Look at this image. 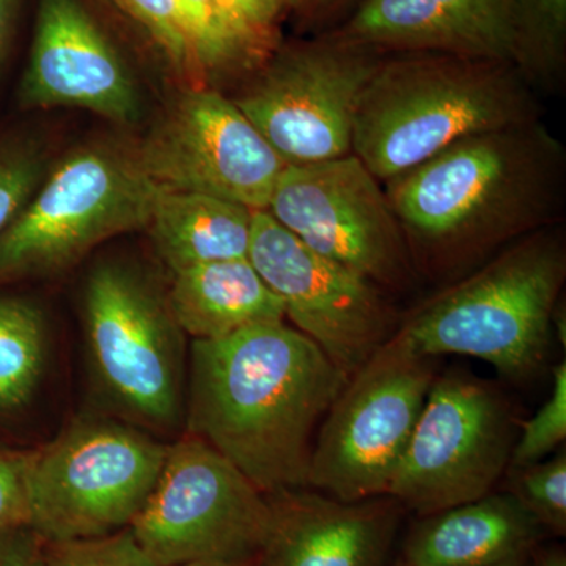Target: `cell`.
I'll return each instance as SVG.
<instances>
[{
	"instance_id": "2e32d148",
	"label": "cell",
	"mask_w": 566,
	"mask_h": 566,
	"mask_svg": "<svg viewBox=\"0 0 566 566\" xmlns=\"http://www.w3.org/2000/svg\"><path fill=\"white\" fill-rule=\"evenodd\" d=\"M260 566H387L405 509L390 495L344 502L312 488L268 494Z\"/></svg>"
},
{
	"instance_id": "52a82bcc",
	"label": "cell",
	"mask_w": 566,
	"mask_h": 566,
	"mask_svg": "<svg viewBox=\"0 0 566 566\" xmlns=\"http://www.w3.org/2000/svg\"><path fill=\"white\" fill-rule=\"evenodd\" d=\"M166 452L132 424L74 420L31 452V527L46 543L128 528L150 497Z\"/></svg>"
},
{
	"instance_id": "5b68a950",
	"label": "cell",
	"mask_w": 566,
	"mask_h": 566,
	"mask_svg": "<svg viewBox=\"0 0 566 566\" xmlns=\"http://www.w3.org/2000/svg\"><path fill=\"white\" fill-rule=\"evenodd\" d=\"M159 192L136 150L92 144L69 153L0 233V282L61 273L109 238L147 229Z\"/></svg>"
},
{
	"instance_id": "f1b7e54d",
	"label": "cell",
	"mask_w": 566,
	"mask_h": 566,
	"mask_svg": "<svg viewBox=\"0 0 566 566\" xmlns=\"http://www.w3.org/2000/svg\"><path fill=\"white\" fill-rule=\"evenodd\" d=\"M521 434L513 447L509 465L545 460L565 444L566 439V364L553 368V390L542 408L520 423Z\"/></svg>"
},
{
	"instance_id": "ac0fdd59",
	"label": "cell",
	"mask_w": 566,
	"mask_h": 566,
	"mask_svg": "<svg viewBox=\"0 0 566 566\" xmlns=\"http://www.w3.org/2000/svg\"><path fill=\"white\" fill-rule=\"evenodd\" d=\"M545 534L512 494L493 491L419 517L400 558L409 566H493L528 556Z\"/></svg>"
},
{
	"instance_id": "30bf717a",
	"label": "cell",
	"mask_w": 566,
	"mask_h": 566,
	"mask_svg": "<svg viewBox=\"0 0 566 566\" xmlns=\"http://www.w3.org/2000/svg\"><path fill=\"white\" fill-rule=\"evenodd\" d=\"M273 510L268 495L202 439L167 446L150 497L129 531L156 566L260 556Z\"/></svg>"
},
{
	"instance_id": "44dd1931",
	"label": "cell",
	"mask_w": 566,
	"mask_h": 566,
	"mask_svg": "<svg viewBox=\"0 0 566 566\" xmlns=\"http://www.w3.org/2000/svg\"><path fill=\"white\" fill-rule=\"evenodd\" d=\"M46 322L35 304L0 297V409L31 400L46 364Z\"/></svg>"
},
{
	"instance_id": "9a60e30c",
	"label": "cell",
	"mask_w": 566,
	"mask_h": 566,
	"mask_svg": "<svg viewBox=\"0 0 566 566\" xmlns=\"http://www.w3.org/2000/svg\"><path fill=\"white\" fill-rule=\"evenodd\" d=\"M20 98L25 107H81L118 123L140 115L136 82L77 0H41Z\"/></svg>"
},
{
	"instance_id": "603a6c76",
	"label": "cell",
	"mask_w": 566,
	"mask_h": 566,
	"mask_svg": "<svg viewBox=\"0 0 566 566\" xmlns=\"http://www.w3.org/2000/svg\"><path fill=\"white\" fill-rule=\"evenodd\" d=\"M505 491L535 517L543 531L566 534V452L549 460L509 465Z\"/></svg>"
},
{
	"instance_id": "484cf974",
	"label": "cell",
	"mask_w": 566,
	"mask_h": 566,
	"mask_svg": "<svg viewBox=\"0 0 566 566\" xmlns=\"http://www.w3.org/2000/svg\"><path fill=\"white\" fill-rule=\"evenodd\" d=\"M46 175L43 148L28 137L0 139V233L24 210Z\"/></svg>"
},
{
	"instance_id": "d6a6232c",
	"label": "cell",
	"mask_w": 566,
	"mask_h": 566,
	"mask_svg": "<svg viewBox=\"0 0 566 566\" xmlns=\"http://www.w3.org/2000/svg\"><path fill=\"white\" fill-rule=\"evenodd\" d=\"M532 566H566V554L560 547L536 546L531 553Z\"/></svg>"
},
{
	"instance_id": "8992f818",
	"label": "cell",
	"mask_w": 566,
	"mask_h": 566,
	"mask_svg": "<svg viewBox=\"0 0 566 566\" xmlns=\"http://www.w3.org/2000/svg\"><path fill=\"white\" fill-rule=\"evenodd\" d=\"M85 335L96 386L123 417L169 430L185 412V348L167 294L129 264L93 268Z\"/></svg>"
},
{
	"instance_id": "d4e9b609",
	"label": "cell",
	"mask_w": 566,
	"mask_h": 566,
	"mask_svg": "<svg viewBox=\"0 0 566 566\" xmlns=\"http://www.w3.org/2000/svg\"><path fill=\"white\" fill-rule=\"evenodd\" d=\"M150 35L166 61L192 87H205L175 0H112Z\"/></svg>"
},
{
	"instance_id": "e575fe53",
	"label": "cell",
	"mask_w": 566,
	"mask_h": 566,
	"mask_svg": "<svg viewBox=\"0 0 566 566\" xmlns=\"http://www.w3.org/2000/svg\"><path fill=\"white\" fill-rule=\"evenodd\" d=\"M175 566H260V556L252 558H244V560H205V562H189V564H181Z\"/></svg>"
},
{
	"instance_id": "4fadbf2b",
	"label": "cell",
	"mask_w": 566,
	"mask_h": 566,
	"mask_svg": "<svg viewBox=\"0 0 566 566\" xmlns=\"http://www.w3.org/2000/svg\"><path fill=\"white\" fill-rule=\"evenodd\" d=\"M249 260L281 300L286 318L352 378L397 331L400 316L376 283L319 255L253 211Z\"/></svg>"
},
{
	"instance_id": "8d00e7d4",
	"label": "cell",
	"mask_w": 566,
	"mask_h": 566,
	"mask_svg": "<svg viewBox=\"0 0 566 566\" xmlns=\"http://www.w3.org/2000/svg\"><path fill=\"white\" fill-rule=\"evenodd\" d=\"M394 566H409V565L406 564L405 560H401V558H398V560L395 562Z\"/></svg>"
},
{
	"instance_id": "1f68e13d",
	"label": "cell",
	"mask_w": 566,
	"mask_h": 566,
	"mask_svg": "<svg viewBox=\"0 0 566 566\" xmlns=\"http://www.w3.org/2000/svg\"><path fill=\"white\" fill-rule=\"evenodd\" d=\"M360 0H294L292 9L307 25L329 24L346 11L354 9Z\"/></svg>"
},
{
	"instance_id": "d6986e66",
	"label": "cell",
	"mask_w": 566,
	"mask_h": 566,
	"mask_svg": "<svg viewBox=\"0 0 566 566\" xmlns=\"http://www.w3.org/2000/svg\"><path fill=\"white\" fill-rule=\"evenodd\" d=\"M167 301L182 334L192 340H218L253 324L285 318L281 300L249 259L177 271Z\"/></svg>"
},
{
	"instance_id": "4dcf8cb0",
	"label": "cell",
	"mask_w": 566,
	"mask_h": 566,
	"mask_svg": "<svg viewBox=\"0 0 566 566\" xmlns=\"http://www.w3.org/2000/svg\"><path fill=\"white\" fill-rule=\"evenodd\" d=\"M44 542L32 527L0 536V566H40Z\"/></svg>"
},
{
	"instance_id": "836d02e7",
	"label": "cell",
	"mask_w": 566,
	"mask_h": 566,
	"mask_svg": "<svg viewBox=\"0 0 566 566\" xmlns=\"http://www.w3.org/2000/svg\"><path fill=\"white\" fill-rule=\"evenodd\" d=\"M14 3H17V0H0V57H2L3 48H6L7 39H9Z\"/></svg>"
},
{
	"instance_id": "74e56055",
	"label": "cell",
	"mask_w": 566,
	"mask_h": 566,
	"mask_svg": "<svg viewBox=\"0 0 566 566\" xmlns=\"http://www.w3.org/2000/svg\"><path fill=\"white\" fill-rule=\"evenodd\" d=\"M283 2L286 3V7H289V9H292L294 0H283Z\"/></svg>"
},
{
	"instance_id": "f546056e",
	"label": "cell",
	"mask_w": 566,
	"mask_h": 566,
	"mask_svg": "<svg viewBox=\"0 0 566 566\" xmlns=\"http://www.w3.org/2000/svg\"><path fill=\"white\" fill-rule=\"evenodd\" d=\"M31 452L0 450V536L31 527Z\"/></svg>"
},
{
	"instance_id": "7402d4cb",
	"label": "cell",
	"mask_w": 566,
	"mask_h": 566,
	"mask_svg": "<svg viewBox=\"0 0 566 566\" xmlns=\"http://www.w3.org/2000/svg\"><path fill=\"white\" fill-rule=\"evenodd\" d=\"M513 65L532 88L560 92L566 80V0H512Z\"/></svg>"
},
{
	"instance_id": "7c38bea8",
	"label": "cell",
	"mask_w": 566,
	"mask_h": 566,
	"mask_svg": "<svg viewBox=\"0 0 566 566\" xmlns=\"http://www.w3.org/2000/svg\"><path fill=\"white\" fill-rule=\"evenodd\" d=\"M266 211L312 251L385 292H409L419 281L381 181L353 153L286 164Z\"/></svg>"
},
{
	"instance_id": "5bb4252c",
	"label": "cell",
	"mask_w": 566,
	"mask_h": 566,
	"mask_svg": "<svg viewBox=\"0 0 566 566\" xmlns=\"http://www.w3.org/2000/svg\"><path fill=\"white\" fill-rule=\"evenodd\" d=\"M136 153L164 191L207 193L251 211L268 210L286 166L233 99L208 87L182 93Z\"/></svg>"
},
{
	"instance_id": "7a4b0ae2",
	"label": "cell",
	"mask_w": 566,
	"mask_h": 566,
	"mask_svg": "<svg viewBox=\"0 0 566 566\" xmlns=\"http://www.w3.org/2000/svg\"><path fill=\"white\" fill-rule=\"evenodd\" d=\"M346 376L281 322L192 340L186 422L263 494L308 488L314 434Z\"/></svg>"
},
{
	"instance_id": "277c9868",
	"label": "cell",
	"mask_w": 566,
	"mask_h": 566,
	"mask_svg": "<svg viewBox=\"0 0 566 566\" xmlns=\"http://www.w3.org/2000/svg\"><path fill=\"white\" fill-rule=\"evenodd\" d=\"M566 281L560 223L513 241L400 318L397 335L422 356L460 354L513 382L542 374Z\"/></svg>"
},
{
	"instance_id": "9c48e42d",
	"label": "cell",
	"mask_w": 566,
	"mask_h": 566,
	"mask_svg": "<svg viewBox=\"0 0 566 566\" xmlns=\"http://www.w3.org/2000/svg\"><path fill=\"white\" fill-rule=\"evenodd\" d=\"M386 54L324 31L277 51L233 99L286 164L353 153L360 96Z\"/></svg>"
},
{
	"instance_id": "83f0119b",
	"label": "cell",
	"mask_w": 566,
	"mask_h": 566,
	"mask_svg": "<svg viewBox=\"0 0 566 566\" xmlns=\"http://www.w3.org/2000/svg\"><path fill=\"white\" fill-rule=\"evenodd\" d=\"M40 566H156L128 528L69 542H44Z\"/></svg>"
},
{
	"instance_id": "e0dca14e",
	"label": "cell",
	"mask_w": 566,
	"mask_h": 566,
	"mask_svg": "<svg viewBox=\"0 0 566 566\" xmlns=\"http://www.w3.org/2000/svg\"><path fill=\"white\" fill-rule=\"evenodd\" d=\"M382 52H434L513 63L512 0H360L329 29Z\"/></svg>"
},
{
	"instance_id": "6da1fadb",
	"label": "cell",
	"mask_w": 566,
	"mask_h": 566,
	"mask_svg": "<svg viewBox=\"0 0 566 566\" xmlns=\"http://www.w3.org/2000/svg\"><path fill=\"white\" fill-rule=\"evenodd\" d=\"M419 275L453 282L560 222L564 144L542 120L464 137L385 182Z\"/></svg>"
},
{
	"instance_id": "ffe728a7",
	"label": "cell",
	"mask_w": 566,
	"mask_h": 566,
	"mask_svg": "<svg viewBox=\"0 0 566 566\" xmlns=\"http://www.w3.org/2000/svg\"><path fill=\"white\" fill-rule=\"evenodd\" d=\"M253 211L199 192L156 197L147 230L167 266L177 273L199 264L248 259Z\"/></svg>"
},
{
	"instance_id": "8fae6325",
	"label": "cell",
	"mask_w": 566,
	"mask_h": 566,
	"mask_svg": "<svg viewBox=\"0 0 566 566\" xmlns=\"http://www.w3.org/2000/svg\"><path fill=\"white\" fill-rule=\"evenodd\" d=\"M517 424L491 382L464 371L436 376L387 495L422 517L493 493Z\"/></svg>"
},
{
	"instance_id": "d590c367",
	"label": "cell",
	"mask_w": 566,
	"mask_h": 566,
	"mask_svg": "<svg viewBox=\"0 0 566 566\" xmlns=\"http://www.w3.org/2000/svg\"><path fill=\"white\" fill-rule=\"evenodd\" d=\"M531 556V554H528ZM528 556H520L515 558H510V560L501 562V564L493 566H532L531 557Z\"/></svg>"
},
{
	"instance_id": "4316f807",
	"label": "cell",
	"mask_w": 566,
	"mask_h": 566,
	"mask_svg": "<svg viewBox=\"0 0 566 566\" xmlns=\"http://www.w3.org/2000/svg\"><path fill=\"white\" fill-rule=\"evenodd\" d=\"M203 82L211 74L244 69L227 35L216 0H175Z\"/></svg>"
},
{
	"instance_id": "3957f363",
	"label": "cell",
	"mask_w": 566,
	"mask_h": 566,
	"mask_svg": "<svg viewBox=\"0 0 566 566\" xmlns=\"http://www.w3.org/2000/svg\"><path fill=\"white\" fill-rule=\"evenodd\" d=\"M534 120L535 91L513 63L389 54L360 96L353 155L386 182L464 137Z\"/></svg>"
},
{
	"instance_id": "ba28073f",
	"label": "cell",
	"mask_w": 566,
	"mask_h": 566,
	"mask_svg": "<svg viewBox=\"0 0 566 566\" xmlns=\"http://www.w3.org/2000/svg\"><path fill=\"white\" fill-rule=\"evenodd\" d=\"M434 379V357L392 335L319 423L308 488L344 502L387 495Z\"/></svg>"
},
{
	"instance_id": "cb8c5ba5",
	"label": "cell",
	"mask_w": 566,
	"mask_h": 566,
	"mask_svg": "<svg viewBox=\"0 0 566 566\" xmlns=\"http://www.w3.org/2000/svg\"><path fill=\"white\" fill-rule=\"evenodd\" d=\"M227 35L245 70L260 69L281 46L283 0H216Z\"/></svg>"
}]
</instances>
